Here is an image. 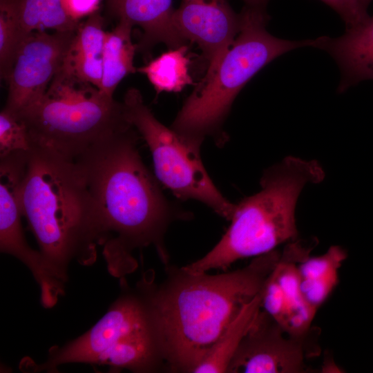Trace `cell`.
<instances>
[{
	"instance_id": "25",
	"label": "cell",
	"mask_w": 373,
	"mask_h": 373,
	"mask_svg": "<svg viewBox=\"0 0 373 373\" xmlns=\"http://www.w3.org/2000/svg\"><path fill=\"white\" fill-rule=\"evenodd\" d=\"M46 0H17L19 23L24 38L39 30Z\"/></svg>"
},
{
	"instance_id": "7",
	"label": "cell",
	"mask_w": 373,
	"mask_h": 373,
	"mask_svg": "<svg viewBox=\"0 0 373 373\" xmlns=\"http://www.w3.org/2000/svg\"><path fill=\"white\" fill-rule=\"evenodd\" d=\"M107 365L135 373L166 370L145 303L140 294L123 293L88 331L63 347H52L35 372H53L67 363Z\"/></svg>"
},
{
	"instance_id": "6",
	"label": "cell",
	"mask_w": 373,
	"mask_h": 373,
	"mask_svg": "<svg viewBox=\"0 0 373 373\" xmlns=\"http://www.w3.org/2000/svg\"><path fill=\"white\" fill-rule=\"evenodd\" d=\"M16 113L27 127L31 144L72 160L131 124L122 102L59 70L41 97Z\"/></svg>"
},
{
	"instance_id": "26",
	"label": "cell",
	"mask_w": 373,
	"mask_h": 373,
	"mask_svg": "<svg viewBox=\"0 0 373 373\" xmlns=\"http://www.w3.org/2000/svg\"><path fill=\"white\" fill-rule=\"evenodd\" d=\"M102 0H62L68 15L77 22L97 11Z\"/></svg>"
},
{
	"instance_id": "8",
	"label": "cell",
	"mask_w": 373,
	"mask_h": 373,
	"mask_svg": "<svg viewBox=\"0 0 373 373\" xmlns=\"http://www.w3.org/2000/svg\"><path fill=\"white\" fill-rule=\"evenodd\" d=\"M122 103L127 119L150 150L160 182L180 200L198 201L230 220L236 204L214 184L202 162L200 150L162 124L137 88L128 89Z\"/></svg>"
},
{
	"instance_id": "24",
	"label": "cell",
	"mask_w": 373,
	"mask_h": 373,
	"mask_svg": "<svg viewBox=\"0 0 373 373\" xmlns=\"http://www.w3.org/2000/svg\"><path fill=\"white\" fill-rule=\"evenodd\" d=\"M334 9L344 21L346 29L368 19L367 7L363 0H321Z\"/></svg>"
},
{
	"instance_id": "10",
	"label": "cell",
	"mask_w": 373,
	"mask_h": 373,
	"mask_svg": "<svg viewBox=\"0 0 373 373\" xmlns=\"http://www.w3.org/2000/svg\"><path fill=\"white\" fill-rule=\"evenodd\" d=\"M75 30H35L22 39L3 79L8 85L4 108L17 113L45 94L61 67Z\"/></svg>"
},
{
	"instance_id": "27",
	"label": "cell",
	"mask_w": 373,
	"mask_h": 373,
	"mask_svg": "<svg viewBox=\"0 0 373 373\" xmlns=\"http://www.w3.org/2000/svg\"><path fill=\"white\" fill-rule=\"evenodd\" d=\"M245 6L265 8L269 0H242Z\"/></svg>"
},
{
	"instance_id": "22",
	"label": "cell",
	"mask_w": 373,
	"mask_h": 373,
	"mask_svg": "<svg viewBox=\"0 0 373 373\" xmlns=\"http://www.w3.org/2000/svg\"><path fill=\"white\" fill-rule=\"evenodd\" d=\"M260 307L285 330L289 315V307L284 292L272 272L260 291Z\"/></svg>"
},
{
	"instance_id": "23",
	"label": "cell",
	"mask_w": 373,
	"mask_h": 373,
	"mask_svg": "<svg viewBox=\"0 0 373 373\" xmlns=\"http://www.w3.org/2000/svg\"><path fill=\"white\" fill-rule=\"evenodd\" d=\"M79 23L68 15L62 0H46L39 30L74 31Z\"/></svg>"
},
{
	"instance_id": "14",
	"label": "cell",
	"mask_w": 373,
	"mask_h": 373,
	"mask_svg": "<svg viewBox=\"0 0 373 373\" xmlns=\"http://www.w3.org/2000/svg\"><path fill=\"white\" fill-rule=\"evenodd\" d=\"M315 243V240L309 242L298 239L288 242L272 271L287 302L289 315L285 331L290 335L300 336L309 332L317 312L303 297L298 269L299 263L309 256Z\"/></svg>"
},
{
	"instance_id": "18",
	"label": "cell",
	"mask_w": 373,
	"mask_h": 373,
	"mask_svg": "<svg viewBox=\"0 0 373 373\" xmlns=\"http://www.w3.org/2000/svg\"><path fill=\"white\" fill-rule=\"evenodd\" d=\"M260 309V292L243 307L193 373H226L242 337Z\"/></svg>"
},
{
	"instance_id": "9",
	"label": "cell",
	"mask_w": 373,
	"mask_h": 373,
	"mask_svg": "<svg viewBox=\"0 0 373 373\" xmlns=\"http://www.w3.org/2000/svg\"><path fill=\"white\" fill-rule=\"evenodd\" d=\"M314 328L304 335L289 334L266 312L258 311L242 337L227 373H304L318 354Z\"/></svg>"
},
{
	"instance_id": "20",
	"label": "cell",
	"mask_w": 373,
	"mask_h": 373,
	"mask_svg": "<svg viewBox=\"0 0 373 373\" xmlns=\"http://www.w3.org/2000/svg\"><path fill=\"white\" fill-rule=\"evenodd\" d=\"M23 39L19 23L17 0H0V74L4 79Z\"/></svg>"
},
{
	"instance_id": "5",
	"label": "cell",
	"mask_w": 373,
	"mask_h": 373,
	"mask_svg": "<svg viewBox=\"0 0 373 373\" xmlns=\"http://www.w3.org/2000/svg\"><path fill=\"white\" fill-rule=\"evenodd\" d=\"M239 14L240 28L235 40L216 65L207 70L171 126L198 150L208 137L224 142V119L238 94L259 70L290 50L314 44V39L291 41L270 34L265 8L245 5Z\"/></svg>"
},
{
	"instance_id": "28",
	"label": "cell",
	"mask_w": 373,
	"mask_h": 373,
	"mask_svg": "<svg viewBox=\"0 0 373 373\" xmlns=\"http://www.w3.org/2000/svg\"><path fill=\"white\" fill-rule=\"evenodd\" d=\"M372 0H363L364 3L368 8V6L372 2Z\"/></svg>"
},
{
	"instance_id": "11",
	"label": "cell",
	"mask_w": 373,
	"mask_h": 373,
	"mask_svg": "<svg viewBox=\"0 0 373 373\" xmlns=\"http://www.w3.org/2000/svg\"><path fill=\"white\" fill-rule=\"evenodd\" d=\"M172 21L184 41L198 46L208 61L207 69L216 65L240 28V14L227 0H182Z\"/></svg>"
},
{
	"instance_id": "21",
	"label": "cell",
	"mask_w": 373,
	"mask_h": 373,
	"mask_svg": "<svg viewBox=\"0 0 373 373\" xmlns=\"http://www.w3.org/2000/svg\"><path fill=\"white\" fill-rule=\"evenodd\" d=\"M31 148L27 127L21 117L6 108L0 113V157Z\"/></svg>"
},
{
	"instance_id": "19",
	"label": "cell",
	"mask_w": 373,
	"mask_h": 373,
	"mask_svg": "<svg viewBox=\"0 0 373 373\" xmlns=\"http://www.w3.org/2000/svg\"><path fill=\"white\" fill-rule=\"evenodd\" d=\"M186 44L171 48L137 70L144 74L157 93H178L192 84Z\"/></svg>"
},
{
	"instance_id": "15",
	"label": "cell",
	"mask_w": 373,
	"mask_h": 373,
	"mask_svg": "<svg viewBox=\"0 0 373 373\" xmlns=\"http://www.w3.org/2000/svg\"><path fill=\"white\" fill-rule=\"evenodd\" d=\"M105 34L104 19L99 10L81 21L59 71L100 90Z\"/></svg>"
},
{
	"instance_id": "1",
	"label": "cell",
	"mask_w": 373,
	"mask_h": 373,
	"mask_svg": "<svg viewBox=\"0 0 373 373\" xmlns=\"http://www.w3.org/2000/svg\"><path fill=\"white\" fill-rule=\"evenodd\" d=\"M281 251L254 257L245 267L209 274L166 265L157 284L148 274L137 289L146 306L166 370L193 373L243 307L261 291Z\"/></svg>"
},
{
	"instance_id": "4",
	"label": "cell",
	"mask_w": 373,
	"mask_h": 373,
	"mask_svg": "<svg viewBox=\"0 0 373 373\" xmlns=\"http://www.w3.org/2000/svg\"><path fill=\"white\" fill-rule=\"evenodd\" d=\"M324 178L317 161L294 156L267 169L260 179V191L236 204L231 224L219 242L183 269L191 273L226 269L238 260L265 254L297 240L298 197L307 184L319 183Z\"/></svg>"
},
{
	"instance_id": "13",
	"label": "cell",
	"mask_w": 373,
	"mask_h": 373,
	"mask_svg": "<svg viewBox=\"0 0 373 373\" xmlns=\"http://www.w3.org/2000/svg\"><path fill=\"white\" fill-rule=\"evenodd\" d=\"M107 14L142 30L137 49L146 50L162 43L176 48L186 42L175 30L172 17L173 0H105Z\"/></svg>"
},
{
	"instance_id": "16",
	"label": "cell",
	"mask_w": 373,
	"mask_h": 373,
	"mask_svg": "<svg viewBox=\"0 0 373 373\" xmlns=\"http://www.w3.org/2000/svg\"><path fill=\"white\" fill-rule=\"evenodd\" d=\"M347 258L344 249L330 247L318 256H309L298 265L304 298L314 309H318L329 296L338 283V271Z\"/></svg>"
},
{
	"instance_id": "2",
	"label": "cell",
	"mask_w": 373,
	"mask_h": 373,
	"mask_svg": "<svg viewBox=\"0 0 373 373\" xmlns=\"http://www.w3.org/2000/svg\"><path fill=\"white\" fill-rule=\"evenodd\" d=\"M139 133L130 124L100 140L73 161L99 212L105 240L131 254L153 245L169 265L164 238L169 225L191 213L162 193L139 153ZM103 244V245H104Z\"/></svg>"
},
{
	"instance_id": "12",
	"label": "cell",
	"mask_w": 373,
	"mask_h": 373,
	"mask_svg": "<svg viewBox=\"0 0 373 373\" xmlns=\"http://www.w3.org/2000/svg\"><path fill=\"white\" fill-rule=\"evenodd\" d=\"M314 48L325 50L341 71L338 92L343 93L363 81L373 80V16L346 29L339 37L314 39Z\"/></svg>"
},
{
	"instance_id": "17",
	"label": "cell",
	"mask_w": 373,
	"mask_h": 373,
	"mask_svg": "<svg viewBox=\"0 0 373 373\" xmlns=\"http://www.w3.org/2000/svg\"><path fill=\"white\" fill-rule=\"evenodd\" d=\"M133 28L126 21H119L112 30L106 32L99 90L108 97H113L117 86L126 76L137 71L133 60L137 45L132 41Z\"/></svg>"
},
{
	"instance_id": "3",
	"label": "cell",
	"mask_w": 373,
	"mask_h": 373,
	"mask_svg": "<svg viewBox=\"0 0 373 373\" xmlns=\"http://www.w3.org/2000/svg\"><path fill=\"white\" fill-rule=\"evenodd\" d=\"M23 216L50 271L62 283L76 260H96L105 238L97 204L75 161L31 144L21 189Z\"/></svg>"
}]
</instances>
